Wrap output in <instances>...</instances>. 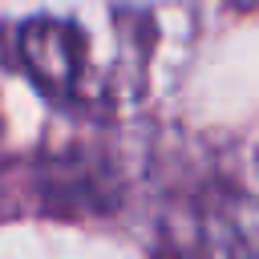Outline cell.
<instances>
[{
  "label": "cell",
  "mask_w": 259,
  "mask_h": 259,
  "mask_svg": "<svg viewBox=\"0 0 259 259\" xmlns=\"http://www.w3.org/2000/svg\"><path fill=\"white\" fill-rule=\"evenodd\" d=\"M20 53L40 89L73 105L125 97L146 57L125 16H109L105 24L85 16H36L20 32Z\"/></svg>",
  "instance_id": "cell-1"
}]
</instances>
